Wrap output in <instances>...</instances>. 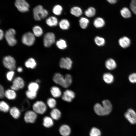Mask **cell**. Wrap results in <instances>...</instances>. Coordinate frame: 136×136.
Listing matches in <instances>:
<instances>
[{
    "instance_id": "cell-1",
    "label": "cell",
    "mask_w": 136,
    "mask_h": 136,
    "mask_svg": "<svg viewBox=\"0 0 136 136\" xmlns=\"http://www.w3.org/2000/svg\"><path fill=\"white\" fill-rule=\"evenodd\" d=\"M103 105L97 103L94 106V110L97 115L103 116L110 113L112 109V106L110 101L108 100H105L102 102Z\"/></svg>"
},
{
    "instance_id": "cell-2",
    "label": "cell",
    "mask_w": 136,
    "mask_h": 136,
    "mask_svg": "<svg viewBox=\"0 0 136 136\" xmlns=\"http://www.w3.org/2000/svg\"><path fill=\"white\" fill-rule=\"evenodd\" d=\"M53 80L55 83L64 88L69 87L72 81L71 76L69 74H66L64 77L60 73H56L53 76Z\"/></svg>"
},
{
    "instance_id": "cell-3",
    "label": "cell",
    "mask_w": 136,
    "mask_h": 136,
    "mask_svg": "<svg viewBox=\"0 0 136 136\" xmlns=\"http://www.w3.org/2000/svg\"><path fill=\"white\" fill-rule=\"evenodd\" d=\"M15 34L16 31L13 28L9 29L5 33V38L7 43L10 46H14L17 43V40L14 36Z\"/></svg>"
},
{
    "instance_id": "cell-4",
    "label": "cell",
    "mask_w": 136,
    "mask_h": 136,
    "mask_svg": "<svg viewBox=\"0 0 136 136\" xmlns=\"http://www.w3.org/2000/svg\"><path fill=\"white\" fill-rule=\"evenodd\" d=\"M21 40L24 44L28 46H30L32 45L35 42V36L32 32H27L23 35Z\"/></svg>"
},
{
    "instance_id": "cell-5",
    "label": "cell",
    "mask_w": 136,
    "mask_h": 136,
    "mask_svg": "<svg viewBox=\"0 0 136 136\" xmlns=\"http://www.w3.org/2000/svg\"><path fill=\"white\" fill-rule=\"evenodd\" d=\"M3 62L4 66L10 70H15L16 68V61L14 59L10 56L4 57Z\"/></svg>"
},
{
    "instance_id": "cell-6",
    "label": "cell",
    "mask_w": 136,
    "mask_h": 136,
    "mask_svg": "<svg viewBox=\"0 0 136 136\" xmlns=\"http://www.w3.org/2000/svg\"><path fill=\"white\" fill-rule=\"evenodd\" d=\"M33 111L37 113L43 114L46 111L47 106L45 103L42 101H38L32 105Z\"/></svg>"
},
{
    "instance_id": "cell-7",
    "label": "cell",
    "mask_w": 136,
    "mask_h": 136,
    "mask_svg": "<svg viewBox=\"0 0 136 136\" xmlns=\"http://www.w3.org/2000/svg\"><path fill=\"white\" fill-rule=\"evenodd\" d=\"M55 42V37L54 33L52 32H48L44 35L43 42L44 46L48 47L51 46Z\"/></svg>"
},
{
    "instance_id": "cell-8",
    "label": "cell",
    "mask_w": 136,
    "mask_h": 136,
    "mask_svg": "<svg viewBox=\"0 0 136 136\" xmlns=\"http://www.w3.org/2000/svg\"><path fill=\"white\" fill-rule=\"evenodd\" d=\"M15 5L18 10L21 12L28 11L29 5L25 0H15Z\"/></svg>"
},
{
    "instance_id": "cell-9",
    "label": "cell",
    "mask_w": 136,
    "mask_h": 136,
    "mask_svg": "<svg viewBox=\"0 0 136 136\" xmlns=\"http://www.w3.org/2000/svg\"><path fill=\"white\" fill-rule=\"evenodd\" d=\"M24 86V82L20 77L15 78L13 82V84L11 87V89L14 90H17L23 88Z\"/></svg>"
},
{
    "instance_id": "cell-10",
    "label": "cell",
    "mask_w": 136,
    "mask_h": 136,
    "mask_svg": "<svg viewBox=\"0 0 136 136\" xmlns=\"http://www.w3.org/2000/svg\"><path fill=\"white\" fill-rule=\"evenodd\" d=\"M37 117V113L33 111L29 110L25 113L24 119L25 122L27 123H34Z\"/></svg>"
},
{
    "instance_id": "cell-11",
    "label": "cell",
    "mask_w": 136,
    "mask_h": 136,
    "mask_svg": "<svg viewBox=\"0 0 136 136\" xmlns=\"http://www.w3.org/2000/svg\"><path fill=\"white\" fill-rule=\"evenodd\" d=\"M125 117L132 124H136V113L132 109H129L124 114Z\"/></svg>"
},
{
    "instance_id": "cell-12",
    "label": "cell",
    "mask_w": 136,
    "mask_h": 136,
    "mask_svg": "<svg viewBox=\"0 0 136 136\" xmlns=\"http://www.w3.org/2000/svg\"><path fill=\"white\" fill-rule=\"evenodd\" d=\"M72 62L69 57L61 58L59 62V66L62 68L68 70L70 69L72 67Z\"/></svg>"
},
{
    "instance_id": "cell-13",
    "label": "cell",
    "mask_w": 136,
    "mask_h": 136,
    "mask_svg": "<svg viewBox=\"0 0 136 136\" xmlns=\"http://www.w3.org/2000/svg\"><path fill=\"white\" fill-rule=\"evenodd\" d=\"M75 96V93L73 91L67 90L64 91L62 98L64 100L70 102L72 101Z\"/></svg>"
},
{
    "instance_id": "cell-14",
    "label": "cell",
    "mask_w": 136,
    "mask_h": 136,
    "mask_svg": "<svg viewBox=\"0 0 136 136\" xmlns=\"http://www.w3.org/2000/svg\"><path fill=\"white\" fill-rule=\"evenodd\" d=\"M118 43L120 46L123 48L128 47L131 44V41L127 37L124 36L120 38L118 40Z\"/></svg>"
},
{
    "instance_id": "cell-15",
    "label": "cell",
    "mask_w": 136,
    "mask_h": 136,
    "mask_svg": "<svg viewBox=\"0 0 136 136\" xmlns=\"http://www.w3.org/2000/svg\"><path fill=\"white\" fill-rule=\"evenodd\" d=\"M43 9V7L41 5H38L33 9V17L35 20L40 21L41 20L40 16Z\"/></svg>"
},
{
    "instance_id": "cell-16",
    "label": "cell",
    "mask_w": 136,
    "mask_h": 136,
    "mask_svg": "<svg viewBox=\"0 0 136 136\" xmlns=\"http://www.w3.org/2000/svg\"><path fill=\"white\" fill-rule=\"evenodd\" d=\"M105 65L106 68L109 70L115 69L117 66L116 63L113 59L110 58L107 59L105 62Z\"/></svg>"
},
{
    "instance_id": "cell-17",
    "label": "cell",
    "mask_w": 136,
    "mask_h": 136,
    "mask_svg": "<svg viewBox=\"0 0 136 136\" xmlns=\"http://www.w3.org/2000/svg\"><path fill=\"white\" fill-rule=\"evenodd\" d=\"M59 132L62 136H68L71 132L70 127L66 125H62L60 128Z\"/></svg>"
},
{
    "instance_id": "cell-18",
    "label": "cell",
    "mask_w": 136,
    "mask_h": 136,
    "mask_svg": "<svg viewBox=\"0 0 136 136\" xmlns=\"http://www.w3.org/2000/svg\"><path fill=\"white\" fill-rule=\"evenodd\" d=\"M5 96L10 100L14 99L16 96V94L15 90L11 89H8L5 91Z\"/></svg>"
},
{
    "instance_id": "cell-19",
    "label": "cell",
    "mask_w": 136,
    "mask_h": 136,
    "mask_svg": "<svg viewBox=\"0 0 136 136\" xmlns=\"http://www.w3.org/2000/svg\"><path fill=\"white\" fill-rule=\"evenodd\" d=\"M46 23L50 27H53L56 26L58 23L57 19L55 17L51 16L47 18L46 21Z\"/></svg>"
},
{
    "instance_id": "cell-20",
    "label": "cell",
    "mask_w": 136,
    "mask_h": 136,
    "mask_svg": "<svg viewBox=\"0 0 136 136\" xmlns=\"http://www.w3.org/2000/svg\"><path fill=\"white\" fill-rule=\"evenodd\" d=\"M50 92L52 96L55 98L60 97L62 94L60 88L55 86H53L51 88Z\"/></svg>"
},
{
    "instance_id": "cell-21",
    "label": "cell",
    "mask_w": 136,
    "mask_h": 136,
    "mask_svg": "<svg viewBox=\"0 0 136 136\" xmlns=\"http://www.w3.org/2000/svg\"><path fill=\"white\" fill-rule=\"evenodd\" d=\"M93 24L95 27L99 28L103 27L105 25V22L103 18L100 17H97L94 20Z\"/></svg>"
},
{
    "instance_id": "cell-22",
    "label": "cell",
    "mask_w": 136,
    "mask_h": 136,
    "mask_svg": "<svg viewBox=\"0 0 136 136\" xmlns=\"http://www.w3.org/2000/svg\"><path fill=\"white\" fill-rule=\"evenodd\" d=\"M50 115L52 119L57 120L60 118L61 116V113L58 109L54 108L51 111Z\"/></svg>"
},
{
    "instance_id": "cell-23",
    "label": "cell",
    "mask_w": 136,
    "mask_h": 136,
    "mask_svg": "<svg viewBox=\"0 0 136 136\" xmlns=\"http://www.w3.org/2000/svg\"><path fill=\"white\" fill-rule=\"evenodd\" d=\"M25 66L28 68L33 69L37 65V63L33 58H30L28 59L25 63Z\"/></svg>"
},
{
    "instance_id": "cell-24",
    "label": "cell",
    "mask_w": 136,
    "mask_h": 136,
    "mask_svg": "<svg viewBox=\"0 0 136 136\" xmlns=\"http://www.w3.org/2000/svg\"><path fill=\"white\" fill-rule=\"evenodd\" d=\"M103 78L104 81L108 84L112 83L114 80V77L113 75L109 73H105L103 75Z\"/></svg>"
},
{
    "instance_id": "cell-25",
    "label": "cell",
    "mask_w": 136,
    "mask_h": 136,
    "mask_svg": "<svg viewBox=\"0 0 136 136\" xmlns=\"http://www.w3.org/2000/svg\"><path fill=\"white\" fill-rule=\"evenodd\" d=\"M43 124L45 127L49 128L52 126L53 124L52 118L48 116H45L43 119Z\"/></svg>"
},
{
    "instance_id": "cell-26",
    "label": "cell",
    "mask_w": 136,
    "mask_h": 136,
    "mask_svg": "<svg viewBox=\"0 0 136 136\" xmlns=\"http://www.w3.org/2000/svg\"><path fill=\"white\" fill-rule=\"evenodd\" d=\"M70 23L69 21L65 19L61 20L59 23V27L63 30L67 29L70 27Z\"/></svg>"
},
{
    "instance_id": "cell-27",
    "label": "cell",
    "mask_w": 136,
    "mask_h": 136,
    "mask_svg": "<svg viewBox=\"0 0 136 136\" xmlns=\"http://www.w3.org/2000/svg\"><path fill=\"white\" fill-rule=\"evenodd\" d=\"M10 113L12 117L15 119L18 118L20 114L19 110L15 107H13L10 109Z\"/></svg>"
},
{
    "instance_id": "cell-28",
    "label": "cell",
    "mask_w": 136,
    "mask_h": 136,
    "mask_svg": "<svg viewBox=\"0 0 136 136\" xmlns=\"http://www.w3.org/2000/svg\"><path fill=\"white\" fill-rule=\"evenodd\" d=\"M33 33L36 37L41 36L43 34V30L39 26L36 25L34 26L32 29Z\"/></svg>"
},
{
    "instance_id": "cell-29",
    "label": "cell",
    "mask_w": 136,
    "mask_h": 136,
    "mask_svg": "<svg viewBox=\"0 0 136 136\" xmlns=\"http://www.w3.org/2000/svg\"><path fill=\"white\" fill-rule=\"evenodd\" d=\"M121 16L125 18H128L131 16V13L128 8L126 7L122 8L120 11Z\"/></svg>"
},
{
    "instance_id": "cell-30",
    "label": "cell",
    "mask_w": 136,
    "mask_h": 136,
    "mask_svg": "<svg viewBox=\"0 0 136 136\" xmlns=\"http://www.w3.org/2000/svg\"><path fill=\"white\" fill-rule=\"evenodd\" d=\"M70 12L72 15L77 17L80 16L82 14L81 9L77 7H75L72 8Z\"/></svg>"
},
{
    "instance_id": "cell-31",
    "label": "cell",
    "mask_w": 136,
    "mask_h": 136,
    "mask_svg": "<svg viewBox=\"0 0 136 136\" xmlns=\"http://www.w3.org/2000/svg\"><path fill=\"white\" fill-rule=\"evenodd\" d=\"M39 88V85L36 82H32L29 84L28 86V90L37 92Z\"/></svg>"
},
{
    "instance_id": "cell-32",
    "label": "cell",
    "mask_w": 136,
    "mask_h": 136,
    "mask_svg": "<svg viewBox=\"0 0 136 136\" xmlns=\"http://www.w3.org/2000/svg\"><path fill=\"white\" fill-rule=\"evenodd\" d=\"M89 22V20L84 17H81L79 20L80 25L83 29H85L87 27Z\"/></svg>"
},
{
    "instance_id": "cell-33",
    "label": "cell",
    "mask_w": 136,
    "mask_h": 136,
    "mask_svg": "<svg viewBox=\"0 0 136 136\" xmlns=\"http://www.w3.org/2000/svg\"><path fill=\"white\" fill-rule=\"evenodd\" d=\"M57 47L60 49H64L67 47L66 41L64 40L60 39L57 41L56 43Z\"/></svg>"
},
{
    "instance_id": "cell-34",
    "label": "cell",
    "mask_w": 136,
    "mask_h": 136,
    "mask_svg": "<svg viewBox=\"0 0 136 136\" xmlns=\"http://www.w3.org/2000/svg\"><path fill=\"white\" fill-rule=\"evenodd\" d=\"M10 107L8 105L5 101H2L0 102V110L4 112H7L9 110Z\"/></svg>"
},
{
    "instance_id": "cell-35",
    "label": "cell",
    "mask_w": 136,
    "mask_h": 136,
    "mask_svg": "<svg viewBox=\"0 0 136 136\" xmlns=\"http://www.w3.org/2000/svg\"><path fill=\"white\" fill-rule=\"evenodd\" d=\"M94 41L96 44L99 46H104L105 43V39L103 37L98 36L95 37Z\"/></svg>"
},
{
    "instance_id": "cell-36",
    "label": "cell",
    "mask_w": 136,
    "mask_h": 136,
    "mask_svg": "<svg viewBox=\"0 0 136 136\" xmlns=\"http://www.w3.org/2000/svg\"><path fill=\"white\" fill-rule=\"evenodd\" d=\"M95 13V9L93 7H90L85 11V14L86 16L91 17L94 16Z\"/></svg>"
},
{
    "instance_id": "cell-37",
    "label": "cell",
    "mask_w": 136,
    "mask_h": 136,
    "mask_svg": "<svg viewBox=\"0 0 136 136\" xmlns=\"http://www.w3.org/2000/svg\"><path fill=\"white\" fill-rule=\"evenodd\" d=\"M62 10V8L61 6L60 5H57L54 7L52 11L55 15H59L61 14Z\"/></svg>"
},
{
    "instance_id": "cell-38",
    "label": "cell",
    "mask_w": 136,
    "mask_h": 136,
    "mask_svg": "<svg viewBox=\"0 0 136 136\" xmlns=\"http://www.w3.org/2000/svg\"><path fill=\"white\" fill-rule=\"evenodd\" d=\"M47 104L51 109L54 108L56 104V102L55 100L52 98H48L47 101Z\"/></svg>"
},
{
    "instance_id": "cell-39",
    "label": "cell",
    "mask_w": 136,
    "mask_h": 136,
    "mask_svg": "<svg viewBox=\"0 0 136 136\" xmlns=\"http://www.w3.org/2000/svg\"><path fill=\"white\" fill-rule=\"evenodd\" d=\"M101 134L100 130L95 127L92 128L90 133V136H100Z\"/></svg>"
},
{
    "instance_id": "cell-40",
    "label": "cell",
    "mask_w": 136,
    "mask_h": 136,
    "mask_svg": "<svg viewBox=\"0 0 136 136\" xmlns=\"http://www.w3.org/2000/svg\"><path fill=\"white\" fill-rule=\"evenodd\" d=\"M25 94L27 97L30 99H32L35 98L37 96L36 92L28 90L26 91Z\"/></svg>"
},
{
    "instance_id": "cell-41",
    "label": "cell",
    "mask_w": 136,
    "mask_h": 136,
    "mask_svg": "<svg viewBox=\"0 0 136 136\" xmlns=\"http://www.w3.org/2000/svg\"><path fill=\"white\" fill-rule=\"evenodd\" d=\"M14 74L15 72L13 70H10L8 72L6 75L7 80L9 81H11L13 78Z\"/></svg>"
},
{
    "instance_id": "cell-42",
    "label": "cell",
    "mask_w": 136,
    "mask_h": 136,
    "mask_svg": "<svg viewBox=\"0 0 136 136\" xmlns=\"http://www.w3.org/2000/svg\"><path fill=\"white\" fill-rule=\"evenodd\" d=\"M128 79L131 83H136V73H133L130 74L129 76Z\"/></svg>"
},
{
    "instance_id": "cell-43",
    "label": "cell",
    "mask_w": 136,
    "mask_h": 136,
    "mask_svg": "<svg viewBox=\"0 0 136 136\" xmlns=\"http://www.w3.org/2000/svg\"><path fill=\"white\" fill-rule=\"evenodd\" d=\"M48 11L44 9L42 10L41 15L40 18L41 19H44L46 18L48 15Z\"/></svg>"
},
{
    "instance_id": "cell-44",
    "label": "cell",
    "mask_w": 136,
    "mask_h": 136,
    "mask_svg": "<svg viewBox=\"0 0 136 136\" xmlns=\"http://www.w3.org/2000/svg\"><path fill=\"white\" fill-rule=\"evenodd\" d=\"M5 91L3 87L1 85H0V98L1 99L3 98L5 96Z\"/></svg>"
},
{
    "instance_id": "cell-45",
    "label": "cell",
    "mask_w": 136,
    "mask_h": 136,
    "mask_svg": "<svg viewBox=\"0 0 136 136\" xmlns=\"http://www.w3.org/2000/svg\"><path fill=\"white\" fill-rule=\"evenodd\" d=\"M130 8L132 12L136 15V5H133L130 3Z\"/></svg>"
},
{
    "instance_id": "cell-46",
    "label": "cell",
    "mask_w": 136,
    "mask_h": 136,
    "mask_svg": "<svg viewBox=\"0 0 136 136\" xmlns=\"http://www.w3.org/2000/svg\"><path fill=\"white\" fill-rule=\"evenodd\" d=\"M4 33L3 30L1 29L0 30V39L2 40L4 37Z\"/></svg>"
},
{
    "instance_id": "cell-47",
    "label": "cell",
    "mask_w": 136,
    "mask_h": 136,
    "mask_svg": "<svg viewBox=\"0 0 136 136\" xmlns=\"http://www.w3.org/2000/svg\"><path fill=\"white\" fill-rule=\"evenodd\" d=\"M107 1L110 4H113L117 2V0H107Z\"/></svg>"
},
{
    "instance_id": "cell-48",
    "label": "cell",
    "mask_w": 136,
    "mask_h": 136,
    "mask_svg": "<svg viewBox=\"0 0 136 136\" xmlns=\"http://www.w3.org/2000/svg\"><path fill=\"white\" fill-rule=\"evenodd\" d=\"M17 70L19 72H21L23 71V69L22 67H19L17 68Z\"/></svg>"
},
{
    "instance_id": "cell-49",
    "label": "cell",
    "mask_w": 136,
    "mask_h": 136,
    "mask_svg": "<svg viewBox=\"0 0 136 136\" xmlns=\"http://www.w3.org/2000/svg\"><path fill=\"white\" fill-rule=\"evenodd\" d=\"M131 3L133 5H136V0H131Z\"/></svg>"
},
{
    "instance_id": "cell-50",
    "label": "cell",
    "mask_w": 136,
    "mask_h": 136,
    "mask_svg": "<svg viewBox=\"0 0 136 136\" xmlns=\"http://www.w3.org/2000/svg\"><path fill=\"white\" fill-rule=\"evenodd\" d=\"M36 82L37 83H40L41 82V81L39 79H37L36 81Z\"/></svg>"
}]
</instances>
